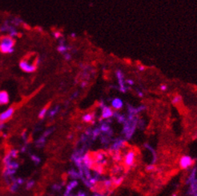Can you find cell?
Returning a JSON list of instances; mask_svg holds the SVG:
<instances>
[{
  "mask_svg": "<svg viewBox=\"0 0 197 196\" xmlns=\"http://www.w3.org/2000/svg\"><path fill=\"white\" fill-rule=\"evenodd\" d=\"M135 160H136V152L134 150H129L127 153L125 159H124L125 166H132V165H134Z\"/></svg>",
  "mask_w": 197,
  "mask_h": 196,
  "instance_id": "cell-3",
  "label": "cell"
},
{
  "mask_svg": "<svg viewBox=\"0 0 197 196\" xmlns=\"http://www.w3.org/2000/svg\"><path fill=\"white\" fill-rule=\"evenodd\" d=\"M15 41L12 37L3 36L0 39V51L3 54H11L14 51Z\"/></svg>",
  "mask_w": 197,
  "mask_h": 196,
  "instance_id": "cell-1",
  "label": "cell"
},
{
  "mask_svg": "<svg viewBox=\"0 0 197 196\" xmlns=\"http://www.w3.org/2000/svg\"><path fill=\"white\" fill-rule=\"evenodd\" d=\"M116 75H117L118 80H119V83H120V90L122 92H125L126 91V86L124 85V81H123V74L122 73V71H117L116 72Z\"/></svg>",
  "mask_w": 197,
  "mask_h": 196,
  "instance_id": "cell-5",
  "label": "cell"
},
{
  "mask_svg": "<svg viewBox=\"0 0 197 196\" xmlns=\"http://www.w3.org/2000/svg\"><path fill=\"white\" fill-rule=\"evenodd\" d=\"M19 67H20V69H21L22 71L27 72V73H32V72H34L36 70V65L31 63H29V62L25 60V59L20 62Z\"/></svg>",
  "mask_w": 197,
  "mask_h": 196,
  "instance_id": "cell-2",
  "label": "cell"
},
{
  "mask_svg": "<svg viewBox=\"0 0 197 196\" xmlns=\"http://www.w3.org/2000/svg\"><path fill=\"white\" fill-rule=\"evenodd\" d=\"M67 50H68V48H67L64 45H60V46L58 47V51H59V52H61V53H65Z\"/></svg>",
  "mask_w": 197,
  "mask_h": 196,
  "instance_id": "cell-13",
  "label": "cell"
},
{
  "mask_svg": "<svg viewBox=\"0 0 197 196\" xmlns=\"http://www.w3.org/2000/svg\"><path fill=\"white\" fill-rule=\"evenodd\" d=\"M9 103V95L5 91H0V106H4Z\"/></svg>",
  "mask_w": 197,
  "mask_h": 196,
  "instance_id": "cell-6",
  "label": "cell"
},
{
  "mask_svg": "<svg viewBox=\"0 0 197 196\" xmlns=\"http://www.w3.org/2000/svg\"><path fill=\"white\" fill-rule=\"evenodd\" d=\"M113 114H114V111L111 110L110 107H103V111H102V118L103 119H108L110 117L113 116Z\"/></svg>",
  "mask_w": 197,
  "mask_h": 196,
  "instance_id": "cell-7",
  "label": "cell"
},
{
  "mask_svg": "<svg viewBox=\"0 0 197 196\" xmlns=\"http://www.w3.org/2000/svg\"><path fill=\"white\" fill-rule=\"evenodd\" d=\"M46 111H47V108L46 107H44L43 109H42V110L39 112V117L40 119H43V117L46 115Z\"/></svg>",
  "mask_w": 197,
  "mask_h": 196,
  "instance_id": "cell-11",
  "label": "cell"
},
{
  "mask_svg": "<svg viewBox=\"0 0 197 196\" xmlns=\"http://www.w3.org/2000/svg\"><path fill=\"white\" fill-rule=\"evenodd\" d=\"M111 105H112V107L115 108V109H120L121 107H123V102L121 99L120 98H114L113 99V101L111 103Z\"/></svg>",
  "mask_w": 197,
  "mask_h": 196,
  "instance_id": "cell-9",
  "label": "cell"
},
{
  "mask_svg": "<svg viewBox=\"0 0 197 196\" xmlns=\"http://www.w3.org/2000/svg\"><path fill=\"white\" fill-rule=\"evenodd\" d=\"M87 82H83V83H82V86H83V87H84L85 86H87Z\"/></svg>",
  "mask_w": 197,
  "mask_h": 196,
  "instance_id": "cell-18",
  "label": "cell"
},
{
  "mask_svg": "<svg viewBox=\"0 0 197 196\" xmlns=\"http://www.w3.org/2000/svg\"><path fill=\"white\" fill-rule=\"evenodd\" d=\"M65 58H67L68 60H69V59L71 58V55H69V54H68V53H65Z\"/></svg>",
  "mask_w": 197,
  "mask_h": 196,
  "instance_id": "cell-15",
  "label": "cell"
},
{
  "mask_svg": "<svg viewBox=\"0 0 197 196\" xmlns=\"http://www.w3.org/2000/svg\"><path fill=\"white\" fill-rule=\"evenodd\" d=\"M181 101V97L180 96H176L175 98H173L172 100V103L173 104H178L179 102Z\"/></svg>",
  "mask_w": 197,
  "mask_h": 196,
  "instance_id": "cell-12",
  "label": "cell"
},
{
  "mask_svg": "<svg viewBox=\"0 0 197 196\" xmlns=\"http://www.w3.org/2000/svg\"><path fill=\"white\" fill-rule=\"evenodd\" d=\"M191 164V159L190 157L184 156L180 160V166L182 168H187Z\"/></svg>",
  "mask_w": 197,
  "mask_h": 196,
  "instance_id": "cell-8",
  "label": "cell"
},
{
  "mask_svg": "<svg viewBox=\"0 0 197 196\" xmlns=\"http://www.w3.org/2000/svg\"><path fill=\"white\" fill-rule=\"evenodd\" d=\"M160 89L162 90L163 91H166V90H167V85H166V84H162V85L160 86Z\"/></svg>",
  "mask_w": 197,
  "mask_h": 196,
  "instance_id": "cell-14",
  "label": "cell"
},
{
  "mask_svg": "<svg viewBox=\"0 0 197 196\" xmlns=\"http://www.w3.org/2000/svg\"><path fill=\"white\" fill-rule=\"evenodd\" d=\"M14 112H15V109L13 107H10L7 110L3 111V113L0 114V123H3L6 120L10 119L14 115Z\"/></svg>",
  "mask_w": 197,
  "mask_h": 196,
  "instance_id": "cell-4",
  "label": "cell"
},
{
  "mask_svg": "<svg viewBox=\"0 0 197 196\" xmlns=\"http://www.w3.org/2000/svg\"><path fill=\"white\" fill-rule=\"evenodd\" d=\"M60 36H61L60 33H58V32H56V34H55V37H56V38H57V39H58V38H59Z\"/></svg>",
  "mask_w": 197,
  "mask_h": 196,
  "instance_id": "cell-16",
  "label": "cell"
},
{
  "mask_svg": "<svg viewBox=\"0 0 197 196\" xmlns=\"http://www.w3.org/2000/svg\"><path fill=\"white\" fill-rule=\"evenodd\" d=\"M127 83H129L130 85H132L133 84V82L132 81H131V80H127Z\"/></svg>",
  "mask_w": 197,
  "mask_h": 196,
  "instance_id": "cell-17",
  "label": "cell"
},
{
  "mask_svg": "<svg viewBox=\"0 0 197 196\" xmlns=\"http://www.w3.org/2000/svg\"><path fill=\"white\" fill-rule=\"evenodd\" d=\"M93 118H94V117H93V115H91V114H87V115H85L83 117V121L89 123L91 121H92Z\"/></svg>",
  "mask_w": 197,
  "mask_h": 196,
  "instance_id": "cell-10",
  "label": "cell"
}]
</instances>
